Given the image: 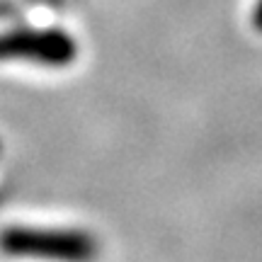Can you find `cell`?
I'll list each match as a JSON object with an SVG mask.
<instances>
[{"label": "cell", "mask_w": 262, "mask_h": 262, "mask_svg": "<svg viewBox=\"0 0 262 262\" xmlns=\"http://www.w3.org/2000/svg\"><path fill=\"white\" fill-rule=\"evenodd\" d=\"M78 56V44L61 29H15L0 34V61L66 68Z\"/></svg>", "instance_id": "7a4b0ae2"}, {"label": "cell", "mask_w": 262, "mask_h": 262, "mask_svg": "<svg viewBox=\"0 0 262 262\" xmlns=\"http://www.w3.org/2000/svg\"><path fill=\"white\" fill-rule=\"evenodd\" d=\"M253 27L257 32H262V0L255 3V10H253Z\"/></svg>", "instance_id": "3957f363"}, {"label": "cell", "mask_w": 262, "mask_h": 262, "mask_svg": "<svg viewBox=\"0 0 262 262\" xmlns=\"http://www.w3.org/2000/svg\"><path fill=\"white\" fill-rule=\"evenodd\" d=\"M0 253L32 262H95L100 243L83 228L17 224L0 231Z\"/></svg>", "instance_id": "6da1fadb"}]
</instances>
